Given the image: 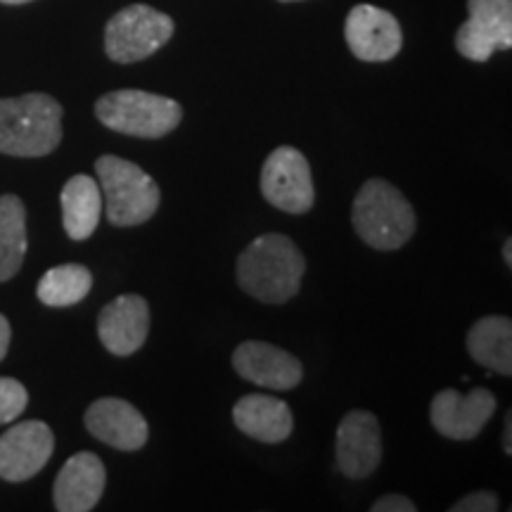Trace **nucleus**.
I'll return each mask as SVG.
<instances>
[{
    "instance_id": "nucleus-18",
    "label": "nucleus",
    "mask_w": 512,
    "mask_h": 512,
    "mask_svg": "<svg viewBox=\"0 0 512 512\" xmlns=\"http://www.w3.org/2000/svg\"><path fill=\"white\" fill-rule=\"evenodd\" d=\"M60 204L62 226L69 238L76 242L91 238L102 216V192L98 181L86 174L72 176L64 183Z\"/></svg>"
},
{
    "instance_id": "nucleus-12",
    "label": "nucleus",
    "mask_w": 512,
    "mask_h": 512,
    "mask_svg": "<svg viewBox=\"0 0 512 512\" xmlns=\"http://www.w3.org/2000/svg\"><path fill=\"white\" fill-rule=\"evenodd\" d=\"M337 467L344 477L366 479L382 460L380 420L370 411H349L337 427Z\"/></svg>"
},
{
    "instance_id": "nucleus-3",
    "label": "nucleus",
    "mask_w": 512,
    "mask_h": 512,
    "mask_svg": "<svg viewBox=\"0 0 512 512\" xmlns=\"http://www.w3.org/2000/svg\"><path fill=\"white\" fill-rule=\"evenodd\" d=\"M351 223L358 238L377 252L401 249L415 233V211L406 195L382 178H370L358 190Z\"/></svg>"
},
{
    "instance_id": "nucleus-23",
    "label": "nucleus",
    "mask_w": 512,
    "mask_h": 512,
    "mask_svg": "<svg viewBox=\"0 0 512 512\" xmlns=\"http://www.w3.org/2000/svg\"><path fill=\"white\" fill-rule=\"evenodd\" d=\"M498 508H501V501L494 491H475L453 503L451 512H496Z\"/></svg>"
},
{
    "instance_id": "nucleus-21",
    "label": "nucleus",
    "mask_w": 512,
    "mask_h": 512,
    "mask_svg": "<svg viewBox=\"0 0 512 512\" xmlns=\"http://www.w3.org/2000/svg\"><path fill=\"white\" fill-rule=\"evenodd\" d=\"M91 287L93 275L86 266L62 264L43 273V278L38 280L36 297L41 299V304L53 306V309H67V306L83 302Z\"/></svg>"
},
{
    "instance_id": "nucleus-9",
    "label": "nucleus",
    "mask_w": 512,
    "mask_h": 512,
    "mask_svg": "<svg viewBox=\"0 0 512 512\" xmlns=\"http://www.w3.org/2000/svg\"><path fill=\"white\" fill-rule=\"evenodd\" d=\"M498 408L496 396L484 387L460 394L456 389H441L432 399L430 420L441 437L453 441H470L482 434L486 422Z\"/></svg>"
},
{
    "instance_id": "nucleus-22",
    "label": "nucleus",
    "mask_w": 512,
    "mask_h": 512,
    "mask_svg": "<svg viewBox=\"0 0 512 512\" xmlns=\"http://www.w3.org/2000/svg\"><path fill=\"white\" fill-rule=\"evenodd\" d=\"M29 403V392L15 377H0V425L17 420Z\"/></svg>"
},
{
    "instance_id": "nucleus-7",
    "label": "nucleus",
    "mask_w": 512,
    "mask_h": 512,
    "mask_svg": "<svg viewBox=\"0 0 512 512\" xmlns=\"http://www.w3.org/2000/svg\"><path fill=\"white\" fill-rule=\"evenodd\" d=\"M261 195L285 214L302 216L311 211L316 202V188L304 152L292 145L275 147L261 169Z\"/></svg>"
},
{
    "instance_id": "nucleus-19",
    "label": "nucleus",
    "mask_w": 512,
    "mask_h": 512,
    "mask_svg": "<svg viewBox=\"0 0 512 512\" xmlns=\"http://www.w3.org/2000/svg\"><path fill=\"white\" fill-rule=\"evenodd\" d=\"M467 351L479 366L505 377L512 375V320L508 316H484L467 332Z\"/></svg>"
},
{
    "instance_id": "nucleus-6",
    "label": "nucleus",
    "mask_w": 512,
    "mask_h": 512,
    "mask_svg": "<svg viewBox=\"0 0 512 512\" xmlns=\"http://www.w3.org/2000/svg\"><path fill=\"white\" fill-rule=\"evenodd\" d=\"M174 36V19L150 5H128L105 29V53L112 62L133 64L155 55Z\"/></svg>"
},
{
    "instance_id": "nucleus-10",
    "label": "nucleus",
    "mask_w": 512,
    "mask_h": 512,
    "mask_svg": "<svg viewBox=\"0 0 512 512\" xmlns=\"http://www.w3.org/2000/svg\"><path fill=\"white\" fill-rule=\"evenodd\" d=\"M55 451V434L46 422L27 420L0 437V479L27 482L48 465Z\"/></svg>"
},
{
    "instance_id": "nucleus-17",
    "label": "nucleus",
    "mask_w": 512,
    "mask_h": 512,
    "mask_svg": "<svg viewBox=\"0 0 512 512\" xmlns=\"http://www.w3.org/2000/svg\"><path fill=\"white\" fill-rule=\"evenodd\" d=\"M235 427L261 444H283L290 439L294 420L283 399L268 394H247L233 406Z\"/></svg>"
},
{
    "instance_id": "nucleus-16",
    "label": "nucleus",
    "mask_w": 512,
    "mask_h": 512,
    "mask_svg": "<svg viewBox=\"0 0 512 512\" xmlns=\"http://www.w3.org/2000/svg\"><path fill=\"white\" fill-rule=\"evenodd\" d=\"M107 472L102 460L91 451L74 453L57 472L53 501L60 512H88L105 494Z\"/></svg>"
},
{
    "instance_id": "nucleus-4",
    "label": "nucleus",
    "mask_w": 512,
    "mask_h": 512,
    "mask_svg": "<svg viewBox=\"0 0 512 512\" xmlns=\"http://www.w3.org/2000/svg\"><path fill=\"white\" fill-rule=\"evenodd\" d=\"M95 174L105 197L107 221L117 228L147 223L157 214L162 192L147 171L117 155H102L95 162Z\"/></svg>"
},
{
    "instance_id": "nucleus-11",
    "label": "nucleus",
    "mask_w": 512,
    "mask_h": 512,
    "mask_svg": "<svg viewBox=\"0 0 512 512\" xmlns=\"http://www.w3.org/2000/svg\"><path fill=\"white\" fill-rule=\"evenodd\" d=\"M347 46L363 62H389L403 46L401 24L392 12L375 5H356L344 24Z\"/></svg>"
},
{
    "instance_id": "nucleus-5",
    "label": "nucleus",
    "mask_w": 512,
    "mask_h": 512,
    "mask_svg": "<svg viewBox=\"0 0 512 512\" xmlns=\"http://www.w3.org/2000/svg\"><path fill=\"white\" fill-rule=\"evenodd\" d=\"M95 117L121 136L159 140L181 126L183 107L176 100L147 91H114L95 102Z\"/></svg>"
},
{
    "instance_id": "nucleus-1",
    "label": "nucleus",
    "mask_w": 512,
    "mask_h": 512,
    "mask_svg": "<svg viewBox=\"0 0 512 512\" xmlns=\"http://www.w3.org/2000/svg\"><path fill=\"white\" fill-rule=\"evenodd\" d=\"M238 285L264 304H285L297 297L306 273V259L287 235L266 233L252 240L238 256Z\"/></svg>"
},
{
    "instance_id": "nucleus-14",
    "label": "nucleus",
    "mask_w": 512,
    "mask_h": 512,
    "mask_svg": "<svg viewBox=\"0 0 512 512\" xmlns=\"http://www.w3.org/2000/svg\"><path fill=\"white\" fill-rule=\"evenodd\" d=\"M83 422H86L91 437L117 448V451H140L150 437V427H147L143 413L133 403L117 399V396L93 401L83 415Z\"/></svg>"
},
{
    "instance_id": "nucleus-25",
    "label": "nucleus",
    "mask_w": 512,
    "mask_h": 512,
    "mask_svg": "<svg viewBox=\"0 0 512 512\" xmlns=\"http://www.w3.org/2000/svg\"><path fill=\"white\" fill-rule=\"evenodd\" d=\"M10 339H12V328H10V320L0 313V361L8 356L10 349Z\"/></svg>"
},
{
    "instance_id": "nucleus-13",
    "label": "nucleus",
    "mask_w": 512,
    "mask_h": 512,
    "mask_svg": "<svg viewBox=\"0 0 512 512\" xmlns=\"http://www.w3.org/2000/svg\"><path fill=\"white\" fill-rule=\"evenodd\" d=\"M233 368L242 380L275 392H290L304 380V366L297 356L259 339H247L233 351Z\"/></svg>"
},
{
    "instance_id": "nucleus-28",
    "label": "nucleus",
    "mask_w": 512,
    "mask_h": 512,
    "mask_svg": "<svg viewBox=\"0 0 512 512\" xmlns=\"http://www.w3.org/2000/svg\"><path fill=\"white\" fill-rule=\"evenodd\" d=\"M0 3H5V5H24V3H31V0H0Z\"/></svg>"
},
{
    "instance_id": "nucleus-29",
    "label": "nucleus",
    "mask_w": 512,
    "mask_h": 512,
    "mask_svg": "<svg viewBox=\"0 0 512 512\" xmlns=\"http://www.w3.org/2000/svg\"><path fill=\"white\" fill-rule=\"evenodd\" d=\"M280 3H299V0H280Z\"/></svg>"
},
{
    "instance_id": "nucleus-8",
    "label": "nucleus",
    "mask_w": 512,
    "mask_h": 512,
    "mask_svg": "<svg viewBox=\"0 0 512 512\" xmlns=\"http://www.w3.org/2000/svg\"><path fill=\"white\" fill-rule=\"evenodd\" d=\"M470 17L456 34L458 53L489 62L496 50L512 48V0H467Z\"/></svg>"
},
{
    "instance_id": "nucleus-15",
    "label": "nucleus",
    "mask_w": 512,
    "mask_h": 512,
    "mask_svg": "<svg viewBox=\"0 0 512 512\" xmlns=\"http://www.w3.org/2000/svg\"><path fill=\"white\" fill-rule=\"evenodd\" d=\"M150 332V304L140 294H121L98 316V337L110 354L133 356Z\"/></svg>"
},
{
    "instance_id": "nucleus-2",
    "label": "nucleus",
    "mask_w": 512,
    "mask_h": 512,
    "mask_svg": "<svg viewBox=\"0 0 512 512\" xmlns=\"http://www.w3.org/2000/svg\"><path fill=\"white\" fill-rule=\"evenodd\" d=\"M62 143V105L53 95L27 93L0 100V152L46 157Z\"/></svg>"
},
{
    "instance_id": "nucleus-27",
    "label": "nucleus",
    "mask_w": 512,
    "mask_h": 512,
    "mask_svg": "<svg viewBox=\"0 0 512 512\" xmlns=\"http://www.w3.org/2000/svg\"><path fill=\"white\" fill-rule=\"evenodd\" d=\"M503 259H505V266H512V240L508 238L505 240V245H503Z\"/></svg>"
},
{
    "instance_id": "nucleus-24",
    "label": "nucleus",
    "mask_w": 512,
    "mask_h": 512,
    "mask_svg": "<svg viewBox=\"0 0 512 512\" xmlns=\"http://www.w3.org/2000/svg\"><path fill=\"white\" fill-rule=\"evenodd\" d=\"M415 510H418V505H415L411 498L401 494L382 496L380 501L373 503V512H415Z\"/></svg>"
},
{
    "instance_id": "nucleus-20",
    "label": "nucleus",
    "mask_w": 512,
    "mask_h": 512,
    "mask_svg": "<svg viewBox=\"0 0 512 512\" xmlns=\"http://www.w3.org/2000/svg\"><path fill=\"white\" fill-rule=\"evenodd\" d=\"M27 209L17 195H0V283L19 273L27 256Z\"/></svg>"
},
{
    "instance_id": "nucleus-26",
    "label": "nucleus",
    "mask_w": 512,
    "mask_h": 512,
    "mask_svg": "<svg viewBox=\"0 0 512 512\" xmlns=\"http://www.w3.org/2000/svg\"><path fill=\"white\" fill-rule=\"evenodd\" d=\"M503 448L508 456H512V413L505 415V432H503Z\"/></svg>"
}]
</instances>
